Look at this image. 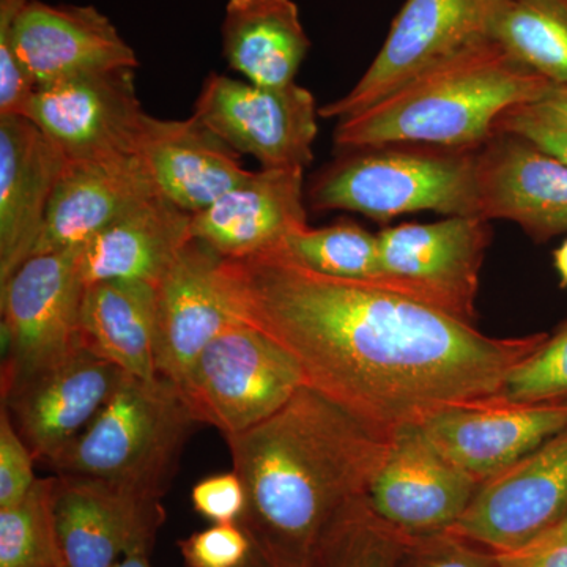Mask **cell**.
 I'll list each match as a JSON object with an SVG mask.
<instances>
[{"mask_svg": "<svg viewBox=\"0 0 567 567\" xmlns=\"http://www.w3.org/2000/svg\"><path fill=\"white\" fill-rule=\"evenodd\" d=\"M238 317L297 361L305 385L383 434L496 398L546 333L494 338L372 281L311 270L282 246L223 259Z\"/></svg>", "mask_w": 567, "mask_h": 567, "instance_id": "obj_1", "label": "cell"}, {"mask_svg": "<svg viewBox=\"0 0 567 567\" xmlns=\"http://www.w3.org/2000/svg\"><path fill=\"white\" fill-rule=\"evenodd\" d=\"M391 434L303 386L262 423L226 436L246 492L238 524L252 546L281 567H311L331 525L368 499Z\"/></svg>", "mask_w": 567, "mask_h": 567, "instance_id": "obj_2", "label": "cell"}, {"mask_svg": "<svg viewBox=\"0 0 567 567\" xmlns=\"http://www.w3.org/2000/svg\"><path fill=\"white\" fill-rule=\"evenodd\" d=\"M550 87L486 37L338 121L334 147L341 153L385 145L480 147L505 112L539 102Z\"/></svg>", "mask_w": 567, "mask_h": 567, "instance_id": "obj_3", "label": "cell"}, {"mask_svg": "<svg viewBox=\"0 0 567 567\" xmlns=\"http://www.w3.org/2000/svg\"><path fill=\"white\" fill-rule=\"evenodd\" d=\"M480 147L385 145L342 152L312 182L309 207L361 213L377 221L417 212L480 216Z\"/></svg>", "mask_w": 567, "mask_h": 567, "instance_id": "obj_4", "label": "cell"}, {"mask_svg": "<svg viewBox=\"0 0 567 567\" xmlns=\"http://www.w3.org/2000/svg\"><path fill=\"white\" fill-rule=\"evenodd\" d=\"M194 423L173 383L125 374L102 412L48 466L162 498Z\"/></svg>", "mask_w": 567, "mask_h": 567, "instance_id": "obj_5", "label": "cell"}, {"mask_svg": "<svg viewBox=\"0 0 567 567\" xmlns=\"http://www.w3.org/2000/svg\"><path fill=\"white\" fill-rule=\"evenodd\" d=\"M137 65L96 7L0 0V117L24 115L37 87Z\"/></svg>", "mask_w": 567, "mask_h": 567, "instance_id": "obj_6", "label": "cell"}, {"mask_svg": "<svg viewBox=\"0 0 567 567\" xmlns=\"http://www.w3.org/2000/svg\"><path fill=\"white\" fill-rule=\"evenodd\" d=\"M303 386L297 361L262 331L240 322L205 347L177 390L194 421L213 425L226 439L262 423Z\"/></svg>", "mask_w": 567, "mask_h": 567, "instance_id": "obj_7", "label": "cell"}, {"mask_svg": "<svg viewBox=\"0 0 567 567\" xmlns=\"http://www.w3.org/2000/svg\"><path fill=\"white\" fill-rule=\"evenodd\" d=\"M379 237V286L475 324L480 274L491 245V221L447 216L401 224Z\"/></svg>", "mask_w": 567, "mask_h": 567, "instance_id": "obj_8", "label": "cell"}, {"mask_svg": "<svg viewBox=\"0 0 567 567\" xmlns=\"http://www.w3.org/2000/svg\"><path fill=\"white\" fill-rule=\"evenodd\" d=\"M193 117L262 169H305L315 162L316 99L297 82L260 87L210 73L194 103Z\"/></svg>", "mask_w": 567, "mask_h": 567, "instance_id": "obj_9", "label": "cell"}, {"mask_svg": "<svg viewBox=\"0 0 567 567\" xmlns=\"http://www.w3.org/2000/svg\"><path fill=\"white\" fill-rule=\"evenodd\" d=\"M84 290L76 249L29 257L0 286V390L80 344Z\"/></svg>", "mask_w": 567, "mask_h": 567, "instance_id": "obj_10", "label": "cell"}, {"mask_svg": "<svg viewBox=\"0 0 567 567\" xmlns=\"http://www.w3.org/2000/svg\"><path fill=\"white\" fill-rule=\"evenodd\" d=\"M496 0H406L382 50L352 91L320 107L323 118L350 117L385 99L435 63L488 37Z\"/></svg>", "mask_w": 567, "mask_h": 567, "instance_id": "obj_11", "label": "cell"}, {"mask_svg": "<svg viewBox=\"0 0 567 567\" xmlns=\"http://www.w3.org/2000/svg\"><path fill=\"white\" fill-rule=\"evenodd\" d=\"M125 372L81 344L3 388L2 406L31 447L50 465L89 427Z\"/></svg>", "mask_w": 567, "mask_h": 567, "instance_id": "obj_12", "label": "cell"}, {"mask_svg": "<svg viewBox=\"0 0 567 567\" xmlns=\"http://www.w3.org/2000/svg\"><path fill=\"white\" fill-rule=\"evenodd\" d=\"M136 70H114L37 87L22 117L47 134L69 162L133 155L147 125Z\"/></svg>", "mask_w": 567, "mask_h": 567, "instance_id": "obj_13", "label": "cell"}, {"mask_svg": "<svg viewBox=\"0 0 567 567\" xmlns=\"http://www.w3.org/2000/svg\"><path fill=\"white\" fill-rule=\"evenodd\" d=\"M567 513V425L502 475L481 484L472 505L450 529L494 551L518 550Z\"/></svg>", "mask_w": 567, "mask_h": 567, "instance_id": "obj_14", "label": "cell"}, {"mask_svg": "<svg viewBox=\"0 0 567 567\" xmlns=\"http://www.w3.org/2000/svg\"><path fill=\"white\" fill-rule=\"evenodd\" d=\"M480 487V481L450 461L420 424H410L391 434L368 503L391 527L427 537L450 532Z\"/></svg>", "mask_w": 567, "mask_h": 567, "instance_id": "obj_15", "label": "cell"}, {"mask_svg": "<svg viewBox=\"0 0 567 567\" xmlns=\"http://www.w3.org/2000/svg\"><path fill=\"white\" fill-rule=\"evenodd\" d=\"M162 498L87 477L58 475L52 520L63 567H114L133 548H152Z\"/></svg>", "mask_w": 567, "mask_h": 567, "instance_id": "obj_16", "label": "cell"}, {"mask_svg": "<svg viewBox=\"0 0 567 567\" xmlns=\"http://www.w3.org/2000/svg\"><path fill=\"white\" fill-rule=\"evenodd\" d=\"M480 216L518 224L533 240L567 234V163L517 133L477 148Z\"/></svg>", "mask_w": 567, "mask_h": 567, "instance_id": "obj_17", "label": "cell"}, {"mask_svg": "<svg viewBox=\"0 0 567 567\" xmlns=\"http://www.w3.org/2000/svg\"><path fill=\"white\" fill-rule=\"evenodd\" d=\"M221 260L193 238L156 287V372L175 386L216 336L244 322L224 286Z\"/></svg>", "mask_w": 567, "mask_h": 567, "instance_id": "obj_18", "label": "cell"}, {"mask_svg": "<svg viewBox=\"0 0 567 567\" xmlns=\"http://www.w3.org/2000/svg\"><path fill=\"white\" fill-rule=\"evenodd\" d=\"M450 461L481 484L502 475L567 425V404L454 405L420 424Z\"/></svg>", "mask_w": 567, "mask_h": 567, "instance_id": "obj_19", "label": "cell"}, {"mask_svg": "<svg viewBox=\"0 0 567 567\" xmlns=\"http://www.w3.org/2000/svg\"><path fill=\"white\" fill-rule=\"evenodd\" d=\"M66 158L35 123L0 117V286L39 244Z\"/></svg>", "mask_w": 567, "mask_h": 567, "instance_id": "obj_20", "label": "cell"}, {"mask_svg": "<svg viewBox=\"0 0 567 567\" xmlns=\"http://www.w3.org/2000/svg\"><path fill=\"white\" fill-rule=\"evenodd\" d=\"M305 169H260L193 215L192 234L223 259L278 248L308 227Z\"/></svg>", "mask_w": 567, "mask_h": 567, "instance_id": "obj_21", "label": "cell"}, {"mask_svg": "<svg viewBox=\"0 0 567 567\" xmlns=\"http://www.w3.org/2000/svg\"><path fill=\"white\" fill-rule=\"evenodd\" d=\"M156 194L151 174L137 153L66 159L32 256L81 248L115 219Z\"/></svg>", "mask_w": 567, "mask_h": 567, "instance_id": "obj_22", "label": "cell"}, {"mask_svg": "<svg viewBox=\"0 0 567 567\" xmlns=\"http://www.w3.org/2000/svg\"><path fill=\"white\" fill-rule=\"evenodd\" d=\"M137 155L156 192L189 215H197L245 182L240 153L189 117L163 121L148 115Z\"/></svg>", "mask_w": 567, "mask_h": 567, "instance_id": "obj_23", "label": "cell"}, {"mask_svg": "<svg viewBox=\"0 0 567 567\" xmlns=\"http://www.w3.org/2000/svg\"><path fill=\"white\" fill-rule=\"evenodd\" d=\"M192 219L162 194L137 205L76 249L85 286L123 279L158 287L193 240Z\"/></svg>", "mask_w": 567, "mask_h": 567, "instance_id": "obj_24", "label": "cell"}, {"mask_svg": "<svg viewBox=\"0 0 567 567\" xmlns=\"http://www.w3.org/2000/svg\"><path fill=\"white\" fill-rule=\"evenodd\" d=\"M230 70L260 87H286L311 50L293 0H229L221 24Z\"/></svg>", "mask_w": 567, "mask_h": 567, "instance_id": "obj_25", "label": "cell"}, {"mask_svg": "<svg viewBox=\"0 0 567 567\" xmlns=\"http://www.w3.org/2000/svg\"><path fill=\"white\" fill-rule=\"evenodd\" d=\"M156 287L112 279L89 284L82 297L80 344L137 379H158Z\"/></svg>", "mask_w": 567, "mask_h": 567, "instance_id": "obj_26", "label": "cell"}, {"mask_svg": "<svg viewBox=\"0 0 567 567\" xmlns=\"http://www.w3.org/2000/svg\"><path fill=\"white\" fill-rule=\"evenodd\" d=\"M488 37L551 84H567V0H496Z\"/></svg>", "mask_w": 567, "mask_h": 567, "instance_id": "obj_27", "label": "cell"}, {"mask_svg": "<svg viewBox=\"0 0 567 567\" xmlns=\"http://www.w3.org/2000/svg\"><path fill=\"white\" fill-rule=\"evenodd\" d=\"M412 540L377 516L363 499L331 525L311 567H401Z\"/></svg>", "mask_w": 567, "mask_h": 567, "instance_id": "obj_28", "label": "cell"}, {"mask_svg": "<svg viewBox=\"0 0 567 567\" xmlns=\"http://www.w3.org/2000/svg\"><path fill=\"white\" fill-rule=\"evenodd\" d=\"M293 259L334 278L375 281L379 278V237L353 223L322 229L306 227L281 245Z\"/></svg>", "mask_w": 567, "mask_h": 567, "instance_id": "obj_29", "label": "cell"}, {"mask_svg": "<svg viewBox=\"0 0 567 567\" xmlns=\"http://www.w3.org/2000/svg\"><path fill=\"white\" fill-rule=\"evenodd\" d=\"M54 477L39 480L17 505L0 509V567H63L52 520Z\"/></svg>", "mask_w": 567, "mask_h": 567, "instance_id": "obj_30", "label": "cell"}, {"mask_svg": "<svg viewBox=\"0 0 567 567\" xmlns=\"http://www.w3.org/2000/svg\"><path fill=\"white\" fill-rule=\"evenodd\" d=\"M503 404H567V319L506 375L492 399Z\"/></svg>", "mask_w": 567, "mask_h": 567, "instance_id": "obj_31", "label": "cell"}, {"mask_svg": "<svg viewBox=\"0 0 567 567\" xmlns=\"http://www.w3.org/2000/svg\"><path fill=\"white\" fill-rule=\"evenodd\" d=\"M186 567H240L252 551V540L240 524H213L178 540Z\"/></svg>", "mask_w": 567, "mask_h": 567, "instance_id": "obj_32", "label": "cell"}, {"mask_svg": "<svg viewBox=\"0 0 567 567\" xmlns=\"http://www.w3.org/2000/svg\"><path fill=\"white\" fill-rule=\"evenodd\" d=\"M31 447L22 440L20 432L6 409H0V509L20 503L35 486Z\"/></svg>", "mask_w": 567, "mask_h": 567, "instance_id": "obj_33", "label": "cell"}, {"mask_svg": "<svg viewBox=\"0 0 567 567\" xmlns=\"http://www.w3.org/2000/svg\"><path fill=\"white\" fill-rule=\"evenodd\" d=\"M401 567H498L494 551L451 535L413 537Z\"/></svg>", "mask_w": 567, "mask_h": 567, "instance_id": "obj_34", "label": "cell"}, {"mask_svg": "<svg viewBox=\"0 0 567 567\" xmlns=\"http://www.w3.org/2000/svg\"><path fill=\"white\" fill-rule=\"evenodd\" d=\"M194 511L212 524H238L246 507L244 483L237 473L205 477L193 487Z\"/></svg>", "mask_w": 567, "mask_h": 567, "instance_id": "obj_35", "label": "cell"}, {"mask_svg": "<svg viewBox=\"0 0 567 567\" xmlns=\"http://www.w3.org/2000/svg\"><path fill=\"white\" fill-rule=\"evenodd\" d=\"M495 130L517 133L567 163V132L536 117L525 106L513 107L496 122Z\"/></svg>", "mask_w": 567, "mask_h": 567, "instance_id": "obj_36", "label": "cell"}, {"mask_svg": "<svg viewBox=\"0 0 567 567\" xmlns=\"http://www.w3.org/2000/svg\"><path fill=\"white\" fill-rule=\"evenodd\" d=\"M498 567H567V536L547 532L518 550L495 554Z\"/></svg>", "mask_w": 567, "mask_h": 567, "instance_id": "obj_37", "label": "cell"}, {"mask_svg": "<svg viewBox=\"0 0 567 567\" xmlns=\"http://www.w3.org/2000/svg\"><path fill=\"white\" fill-rule=\"evenodd\" d=\"M524 106L536 117L567 132V84H551L539 102Z\"/></svg>", "mask_w": 567, "mask_h": 567, "instance_id": "obj_38", "label": "cell"}, {"mask_svg": "<svg viewBox=\"0 0 567 567\" xmlns=\"http://www.w3.org/2000/svg\"><path fill=\"white\" fill-rule=\"evenodd\" d=\"M151 548H133V550L126 551L125 555L114 567H153L151 563Z\"/></svg>", "mask_w": 567, "mask_h": 567, "instance_id": "obj_39", "label": "cell"}, {"mask_svg": "<svg viewBox=\"0 0 567 567\" xmlns=\"http://www.w3.org/2000/svg\"><path fill=\"white\" fill-rule=\"evenodd\" d=\"M555 268H557L561 286L567 287V240L554 254Z\"/></svg>", "mask_w": 567, "mask_h": 567, "instance_id": "obj_40", "label": "cell"}, {"mask_svg": "<svg viewBox=\"0 0 567 567\" xmlns=\"http://www.w3.org/2000/svg\"><path fill=\"white\" fill-rule=\"evenodd\" d=\"M240 567H281L276 565L274 559L268 558L262 550H259L256 546H252L251 555Z\"/></svg>", "mask_w": 567, "mask_h": 567, "instance_id": "obj_41", "label": "cell"}, {"mask_svg": "<svg viewBox=\"0 0 567 567\" xmlns=\"http://www.w3.org/2000/svg\"><path fill=\"white\" fill-rule=\"evenodd\" d=\"M548 532L557 533V535L567 536V513L565 514V516H563L561 520H559L558 524L555 525V527L548 529Z\"/></svg>", "mask_w": 567, "mask_h": 567, "instance_id": "obj_42", "label": "cell"}]
</instances>
